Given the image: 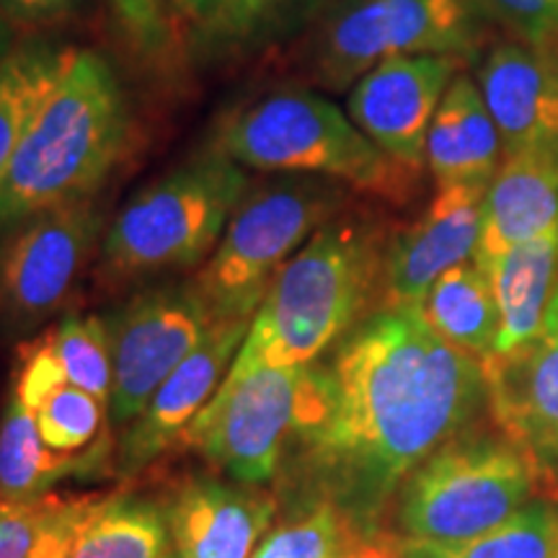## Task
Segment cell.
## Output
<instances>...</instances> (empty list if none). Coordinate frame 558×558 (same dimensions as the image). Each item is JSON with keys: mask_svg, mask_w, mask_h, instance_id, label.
I'll list each match as a JSON object with an SVG mask.
<instances>
[{"mask_svg": "<svg viewBox=\"0 0 558 558\" xmlns=\"http://www.w3.org/2000/svg\"><path fill=\"white\" fill-rule=\"evenodd\" d=\"M21 365L16 375V388H13V396L24 403L26 409L37 411L39 403L52 393V390L62 388L68 383L65 373H62L58 357L52 354V349L47 347V341L37 339L26 341L21 347L19 354Z\"/></svg>", "mask_w": 558, "mask_h": 558, "instance_id": "4dcf8cb0", "label": "cell"}, {"mask_svg": "<svg viewBox=\"0 0 558 558\" xmlns=\"http://www.w3.org/2000/svg\"><path fill=\"white\" fill-rule=\"evenodd\" d=\"M169 546V507L135 494H114L94 507L68 558H163Z\"/></svg>", "mask_w": 558, "mask_h": 558, "instance_id": "603a6c76", "label": "cell"}, {"mask_svg": "<svg viewBox=\"0 0 558 558\" xmlns=\"http://www.w3.org/2000/svg\"><path fill=\"white\" fill-rule=\"evenodd\" d=\"M484 396L481 362L439 339L422 311L383 308L341 339L329 365L305 369L279 494L292 509L333 501L367 527Z\"/></svg>", "mask_w": 558, "mask_h": 558, "instance_id": "6da1fadb", "label": "cell"}, {"mask_svg": "<svg viewBox=\"0 0 558 558\" xmlns=\"http://www.w3.org/2000/svg\"><path fill=\"white\" fill-rule=\"evenodd\" d=\"M78 5V0H0V11L11 24L39 26L65 16Z\"/></svg>", "mask_w": 558, "mask_h": 558, "instance_id": "836d02e7", "label": "cell"}, {"mask_svg": "<svg viewBox=\"0 0 558 558\" xmlns=\"http://www.w3.org/2000/svg\"><path fill=\"white\" fill-rule=\"evenodd\" d=\"M111 450L114 442L109 435L83 452L47 448L34 411L13 396L0 418V499H34L65 478L99 476L107 469Z\"/></svg>", "mask_w": 558, "mask_h": 558, "instance_id": "ffe728a7", "label": "cell"}, {"mask_svg": "<svg viewBox=\"0 0 558 558\" xmlns=\"http://www.w3.org/2000/svg\"><path fill=\"white\" fill-rule=\"evenodd\" d=\"M538 486L512 442H448L403 481L399 525L416 543H463L499 527Z\"/></svg>", "mask_w": 558, "mask_h": 558, "instance_id": "52a82bcc", "label": "cell"}, {"mask_svg": "<svg viewBox=\"0 0 558 558\" xmlns=\"http://www.w3.org/2000/svg\"><path fill=\"white\" fill-rule=\"evenodd\" d=\"M486 184L437 186L435 199L386 248L383 308H418L435 279L476 256Z\"/></svg>", "mask_w": 558, "mask_h": 558, "instance_id": "5bb4252c", "label": "cell"}, {"mask_svg": "<svg viewBox=\"0 0 558 558\" xmlns=\"http://www.w3.org/2000/svg\"><path fill=\"white\" fill-rule=\"evenodd\" d=\"M308 365L269 367L233 362L218 393L194 416L179 442L197 450L235 484L277 481L303 403Z\"/></svg>", "mask_w": 558, "mask_h": 558, "instance_id": "ba28073f", "label": "cell"}, {"mask_svg": "<svg viewBox=\"0 0 558 558\" xmlns=\"http://www.w3.org/2000/svg\"><path fill=\"white\" fill-rule=\"evenodd\" d=\"M246 192L243 166L207 145L135 194L104 230V282L124 284L207 262Z\"/></svg>", "mask_w": 558, "mask_h": 558, "instance_id": "5b68a950", "label": "cell"}, {"mask_svg": "<svg viewBox=\"0 0 558 558\" xmlns=\"http://www.w3.org/2000/svg\"><path fill=\"white\" fill-rule=\"evenodd\" d=\"M62 60L65 50L26 41L0 65V184L41 107L58 86Z\"/></svg>", "mask_w": 558, "mask_h": 558, "instance_id": "d4e9b609", "label": "cell"}, {"mask_svg": "<svg viewBox=\"0 0 558 558\" xmlns=\"http://www.w3.org/2000/svg\"><path fill=\"white\" fill-rule=\"evenodd\" d=\"M439 339L484 365L499 339V308L492 284L476 262H463L439 275L418 305Z\"/></svg>", "mask_w": 558, "mask_h": 558, "instance_id": "7402d4cb", "label": "cell"}, {"mask_svg": "<svg viewBox=\"0 0 558 558\" xmlns=\"http://www.w3.org/2000/svg\"><path fill=\"white\" fill-rule=\"evenodd\" d=\"M41 339L58 357L70 386L88 390L109 407L114 383L109 320L101 316H68L41 333Z\"/></svg>", "mask_w": 558, "mask_h": 558, "instance_id": "83f0119b", "label": "cell"}, {"mask_svg": "<svg viewBox=\"0 0 558 558\" xmlns=\"http://www.w3.org/2000/svg\"><path fill=\"white\" fill-rule=\"evenodd\" d=\"M130 143L128 96L94 50H65L58 86L0 184V233L47 209L94 199Z\"/></svg>", "mask_w": 558, "mask_h": 558, "instance_id": "7a4b0ae2", "label": "cell"}, {"mask_svg": "<svg viewBox=\"0 0 558 558\" xmlns=\"http://www.w3.org/2000/svg\"><path fill=\"white\" fill-rule=\"evenodd\" d=\"M344 199L337 181L292 173L243 194L220 243L192 279L215 324L254 318L284 264L339 218Z\"/></svg>", "mask_w": 558, "mask_h": 558, "instance_id": "8992f818", "label": "cell"}, {"mask_svg": "<svg viewBox=\"0 0 558 558\" xmlns=\"http://www.w3.org/2000/svg\"><path fill=\"white\" fill-rule=\"evenodd\" d=\"M403 558H424V556H418L416 550H411L407 543H403Z\"/></svg>", "mask_w": 558, "mask_h": 558, "instance_id": "74e56055", "label": "cell"}, {"mask_svg": "<svg viewBox=\"0 0 558 558\" xmlns=\"http://www.w3.org/2000/svg\"><path fill=\"white\" fill-rule=\"evenodd\" d=\"M218 148L264 173L320 177L386 199H403L418 173L396 163L337 104L311 90H279L220 122Z\"/></svg>", "mask_w": 558, "mask_h": 558, "instance_id": "277c9868", "label": "cell"}, {"mask_svg": "<svg viewBox=\"0 0 558 558\" xmlns=\"http://www.w3.org/2000/svg\"><path fill=\"white\" fill-rule=\"evenodd\" d=\"M163 558H179V556H173V554H171V550H169V554H166Z\"/></svg>", "mask_w": 558, "mask_h": 558, "instance_id": "ab89813d", "label": "cell"}, {"mask_svg": "<svg viewBox=\"0 0 558 558\" xmlns=\"http://www.w3.org/2000/svg\"><path fill=\"white\" fill-rule=\"evenodd\" d=\"M222 0H179V5L184 9V13H190L192 19H199V21H207L213 16L215 11L220 9Z\"/></svg>", "mask_w": 558, "mask_h": 558, "instance_id": "d590c367", "label": "cell"}, {"mask_svg": "<svg viewBox=\"0 0 558 558\" xmlns=\"http://www.w3.org/2000/svg\"><path fill=\"white\" fill-rule=\"evenodd\" d=\"M16 50V45H13V24L9 19H5V13L0 11V65H3L5 58Z\"/></svg>", "mask_w": 558, "mask_h": 558, "instance_id": "8d00e7d4", "label": "cell"}, {"mask_svg": "<svg viewBox=\"0 0 558 558\" xmlns=\"http://www.w3.org/2000/svg\"><path fill=\"white\" fill-rule=\"evenodd\" d=\"M481 367L494 422L550 494L558 488V279L541 331L518 352Z\"/></svg>", "mask_w": 558, "mask_h": 558, "instance_id": "7c38bea8", "label": "cell"}, {"mask_svg": "<svg viewBox=\"0 0 558 558\" xmlns=\"http://www.w3.org/2000/svg\"><path fill=\"white\" fill-rule=\"evenodd\" d=\"M341 558H403V543L386 533H367Z\"/></svg>", "mask_w": 558, "mask_h": 558, "instance_id": "e575fe53", "label": "cell"}, {"mask_svg": "<svg viewBox=\"0 0 558 558\" xmlns=\"http://www.w3.org/2000/svg\"><path fill=\"white\" fill-rule=\"evenodd\" d=\"M558 230V153L501 158L481 207L478 267L509 248Z\"/></svg>", "mask_w": 558, "mask_h": 558, "instance_id": "ac0fdd59", "label": "cell"}, {"mask_svg": "<svg viewBox=\"0 0 558 558\" xmlns=\"http://www.w3.org/2000/svg\"><path fill=\"white\" fill-rule=\"evenodd\" d=\"M104 233L94 199L47 209L0 233V318L32 331L73 295Z\"/></svg>", "mask_w": 558, "mask_h": 558, "instance_id": "30bf717a", "label": "cell"}, {"mask_svg": "<svg viewBox=\"0 0 558 558\" xmlns=\"http://www.w3.org/2000/svg\"><path fill=\"white\" fill-rule=\"evenodd\" d=\"M550 497H554V499H558V488H554V492H550Z\"/></svg>", "mask_w": 558, "mask_h": 558, "instance_id": "f35d334b", "label": "cell"}, {"mask_svg": "<svg viewBox=\"0 0 558 558\" xmlns=\"http://www.w3.org/2000/svg\"><path fill=\"white\" fill-rule=\"evenodd\" d=\"M248 326L251 318L215 324L202 344L163 380L143 414L124 427L114 452L120 476H135L179 442L194 416L218 393L222 378L246 341Z\"/></svg>", "mask_w": 558, "mask_h": 558, "instance_id": "9a60e30c", "label": "cell"}, {"mask_svg": "<svg viewBox=\"0 0 558 558\" xmlns=\"http://www.w3.org/2000/svg\"><path fill=\"white\" fill-rule=\"evenodd\" d=\"M505 150L492 111L476 81L456 75L445 90L427 135V169L437 186L486 184Z\"/></svg>", "mask_w": 558, "mask_h": 558, "instance_id": "d6986e66", "label": "cell"}, {"mask_svg": "<svg viewBox=\"0 0 558 558\" xmlns=\"http://www.w3.org/2000/svg\"><path fill=\"white\" fill-rule=\"evenodd\" d=\"M279 512L275 494L259 486L192 478L169 505L179 558H251Z\"/></svg>", "mask_w": 558, "mask_h": 558, "instance_id": "e0dca14e", "label": "cell"}, {"mask_svg": "<svg viewBox=\"0 0 558 558\" xmlns=\"http://www.w3.org/2000/svg\"><path fill=\"white\" fill-rule=\"evenodd\" d=\"M305 0H222L220 9L205 21L209 37L218 41H241L262 32L271 21Z\"/></svg>", "mask_w": 558, "mask_h": 558, "instance_id": "f546056e", "label": "cell"}, {"mask_svg": "<svg viewBox=\"0 0 558 558\" xmlns=\"http://www.w3.org/2000/svg\"><path fill=\"white\" fill-rule=\"evenodd\" d=\"M34 416L45 445L58 452L90 450L104 435H109L107 403L70 383L52 390Z\"/></svg>", "mask_w": 558, "mask_h": 558, "instance_id": "f1b7e54d", "label": "cell"}, {"mask_svg": "<svg viewBox=\"0 0 558 558\" xmlns=\"http://www.w3.org/2000/svg\"><path fill=\"white\" fill-rule=\"evenodd\" d=\"M476 41L465 0H349L318 39L316 68L331 88H352L367 70L411 54H465Z\"/></svg>", "mask_w": 558, "mask_h": 558, "instance_id": "9c48e42d", "label": "cell"}, {"mask_svg": "<svg viewBox=\"0 0 558 558\" xmlns=\"http://www.w3.org/2000/svg\"><path fill=\"white\" fill-rule=\"evenodd\" d=\"M499 308L494 357H507L541 331L558 279V230L509 248L481 267ZM488 362V360H486Z\"/></svg>", "mask_w": 558, "mask_h": 558, "instance_id": "44dd1931", "label": "cell"}, {"mask_svg": "<svg viewBox=\"0 0 558 558\" xmlns=\"http://www.w3.org/2000/svg\"><path fill=\"white\" fill-rule=\"evenodd\" d=\"M117 26L137 52L160 54L169 45V21L158 0H109Z\"/></svg>", "mask_w": 558, "mask_h": 558, "instance_id": "1f68e13d", "label": "cell"}, {"mask_svg": "<svg viewBox=\"0 0 558 558\" xmlns=\"http://www.w3.org/2000/svg\"><path fill=\"white\" fill-rule=\"evenodd\" d=\"M215 326L192 282L145 290L109 318L111 383L109 418L130 427L163 380L202 344Z\"/></svg>", "mask_w": 558, "mask_h": 558, "instance_id": "8fae6325", "label": "cell"}, {"mask_svg": "<svg viewBox=\"0 0 558 558\" xmlns=\"http://www.w3.org/2000/svg\"><path fill=\"white\" fill-rule=\"evenodd\" d=\"M365 535L367 527L333 501H316L271 527L251 558H341Z\"/></svg>", "mask_w": 558, "mask_h": 558, "instance_id": "4316f807", "label": "cell"}, {"mask_svg": "<svg viewBox=\"0 0 558 558\" xmlns=\"http://www.w3.org/2000/svg\"><path fill=\"white\" fill-rule=\"evenodd\" d=\"M505 158L558 153V60L546 50L497 47L478 75Z\"/></svg>", "mask_w": 558, "mask_h": 558, "instance_id": "2e32d148", "label": "cell"}, {"mask_svg": "<svg viewBox=\"0 0 558 558\" xmlns=\"http://www.w3.org/2000/svg\"><path fill=\"white\" fill-rule=\"evenodd\" d=\"M99 494H41L34 499H0V558H68L75 535Z\"/></svg>", "mask_w": 558, "mask_h": 558, "instance_id": "cb8c5ba5", "label": "cell"}, {"mask_svg": "<svg viewBox=\"0 0 558 558\" xmlns=\"http://www.w3.org/2000/svg\"><path fill=\"white\" fill-rule=\"evenodd\" d=\"M456 75L452 54L386 60L349 88L347 114L386 156L418 173L427 166L432 120Z\"/></svg>", "mask_w": 558, "mask_h": 558, "instance_id": "4fadbf2b", "label": "cell"}, {"mask_svg": "<svg viewBox=\"0 0 558 558\" xmlns=\"http://www.w3.org/2000/svg\"><path fill=\"white\" fill-rule=\"evenodd\" d=\"M481 3L538 45L558 37V0H481Z\"/></svg>", "mask_w": 558, "mask_h": 558, "instance_id": "d6a6232c", "label": "cell"}, {"mask_svg": "<svg viewBox=\"0 0 558 558\" xmlns=\"http://www.w3.org/2000/svg\"><path fill=\"white\" fill-rule=\"evenodd\" d=\"M386 248L378 230L354 218H333L311 235L279 271L246 341L241 365H311L362 324L383 288Z\"/></svg>", "mask_w": 558, "mask_h": 558, "instance_id": "3957f363", "label": "cell"}, {"mask_svg": "<svg viewBox=\"0 0 558 558\" xmlns=\"http://www.w3.org/2000/svg\"><path fill=\"white\" fill-rule=\"evenodd\" d=\"M424 558H558V512L546 501L525 505L499 527L463 543H416Z\"/></svg>", "mask_w": 558, "mask_h": 558, "instance_id": "484cf974", "label": "cell"}]
</instances>
